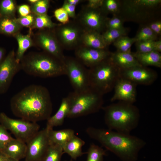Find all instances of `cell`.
<instances>
[{"label": "cell", "mask_w": 161, "mask_h": 161, "mask_svg": "<svg viewBox=\"0 0 161 161\" xmlns=\"http://www.w3.org/2000/svg\"><path fill=\"white\" fill-rule=\"evenodd\" d=\"M49 4L48 0H38L35 3L31 4V13L35 15L47 14Z\"/></svg>", "instance_id": "32"}, {"label": "cell", "mask_w": 161, "mask_h": 161, "mask_svg": "<svg viewBox=\"0 0 161 161\" xmlns=\"http://www.w3.org/2000/svg\"><path fill=\"white\" fill-rule=\"evenodd\" d=\"M0 161H7V157L0 152Z\"/></svg>", "instance_id": "48"}, {"label": "cell", "mask_w": 161, "mask_h": 161, "mask_svg": "<svg viewBox=\"0 0 161 161\" xmlns=\"http://www.w3.org/2000/svg\"><path fill=\"white\" fill-rule=\"evenodd\" d=\"M100 8H92L86 6L81 11L79 19L83 29L100 33L106 27L107 18Z\"/></svg>", "instance_id": "11"}, {"label": "cell", "mask_w": 161, "mask_h": 161, "mask_svg": "<svg viewBox=\"0 0 161 161\" xmlns=\"http://www.w3.org/2000/svg\"><path fill=\"white\" fill-rule=\"evenodd\" d=\"M62 7L66 12L69 17L74 18H76L75 12L76 6L69 4L65 0L64 1Z\"/></svg>", "instance_id": "40"}, {"label": "cell", "mask_w": 161, "mask_h": 161, "mask_svg": "<svg viewBox=\"0 0 161 161\" xmlns=\"http://www.w3.org/2000/svg\"><path fill=\"white\" fill-rule=\"evenodd\" d=\"M31 31L27 35L19 32L14 36L18 44V48L15 54L16 61L20 63L26 50L34 45V42L31 37Z\"/></svg>", "instance_id": "24"}, {"label": "cell", "mask_w": 161, "mask_h": 161, "mask_svg": "<svg viewBox=\"0 0 161 161\" xmlns=\"http://www.w3.org/2000/svg\"><path fill=\"white\" fill-rule=\"evenodd\" d=\"M154 49L155 51L160 53L161 52V40L154 41Z\"/></svg>", "instance_id": "45"}, {"label": "cell", "mask_w": 161, "mask_h": 161, "mask_svg": "<svg viewBox=\"0 0 161 161\" xmlns=\"http://www.w3.org/2000/svg\"><path fill=\"white\" fill-rule=\"evenodd\" d=\"M111 53L107 49H100L83 46L75 51L76 58L84 66L90 68L109 58Z\"/></svg>", "instance_id": "15"}, {"label": "cell", "mask_w": 161, "mask_h": 161, "mask_svg": "<svg viewBox=\"0 0 161 161\" xmlns=\"http://www.w3.org/2000/svg\"><path fill=\"white\" fill-rule=\"evenodd\" d=\"M137 85L127 79L120 78L114 88V94L111 99L133 104L136 100Z\"/></svg>", "instance_id": "16"}, {"label": "cell", "mask_w": 161, "mask_h": 161, "mask_svg": "<svg viewBox=\"0 0 161 161\" xmlns=\"http://www.w3.org/2000/svg\"><path fill=\"white\" fill-rule=\"evenodd\" d=\"M48 129L50 144L57 145L62 148L66 143L75 135L74 131L71 129H65L59 130H54L53 129Z\"/></svg>", "instance_id": "21"}, {"label": "cell", "mask_w": 161, "mask_h": 161, "mask_svg": "<svg viewBox=\"0 0 161 161\" xmlns=\"http://www.w3.org/2000/svg\"><path fill=\"white\" fill-rule=\"evenodd\" d=\"M17 9L20 16H25L32 13L30 6L27 4L20 5Z\"/></svg>", "instance_id": "41"}, {"label": "cell", "mask_w": 161, "mask_h": 161, "mask_svg": "<svg viewBox=\"0 0 161 161\" xmlns=\"http://www.w3.org/2000/svg\"><path fill=\"white\" fill-rule=\"evenodd\" d=\"M13 138L7 130L0 124V151Z\"/></svg>", "instance_id": "37"}, {"label": "cell", "mask_w": 161, "mask_h": 161, "mask_svg": "<svg viewBox=\"0 0 161 161\" xmlns=\"http://www.w3.org/2000/svg\"><path fill=\"white\" fill-rule=\"evenodd\" d=\"M70 108V101L67 96L62 99L59 108L55 114L47 120L46 127L53 129L54 127L62 125L65 118L67 117Z\"/></svg>", "instance_id": "20"}, {"label": "cell", "mask_w": 161, "mask_h": 161, "mask_svg": "<svg viewBox=\"0 0 161 161\" xmlns=\"http://www.w3.org/2000/svg\"><path fill=\"white\" fill-rule=\"evenodd\" d=\"M86 132L106 149L123 161H136L138 153L146 143L137 137L121 133L108 129L88 128Z\"/></svg>", "instance_id": "2"}, {"label": "cell", "mask_w": 161, "mask_h": 161, "mask_svg": "<svg viewBox=\"0 0 161 161\" xmlns=\"http://www.w3.org/2000/svg\"></svg>", "instance_id": "51"}, {"label": "cell", "mask_w": 161, "mask_h": 161, "mask_svg": "<svg viewBox=\"0 0 161 161\" xmlns=\"http://www.w3.org/2000/svg\"><path fill=\"white\" fill-rule=\"evenodd\" d=\"M15 54L14 50L10 51L0 64V94L7 92L14 76L21 70Z\"/></svg>", "instance_id": "10"}, {"label": "cell", "mask_w": 161, "mask_h": 161, "mask_svg": "<svg viewBox=\"0 0 161 161\" xmlns=\"http://www.w3.org/2000/svg\"><path fill=\"white\" fill-rule=\"evenodd\" d=\"M157 35L149 26H146L140 29L134 38L136 42L149 40H155Z\"/></svg>", "instance_id": "33"}, {"label": "cell", "mask_w": 161, "mask_h": 161, "mask_svg": "<svg viewBox=\"0 0 161 161\" xmlns=\"http://www.w3.org/2000/svg\"><path fill=\"white\" fill-rule=\"evenodd\" d=\"M136 42L134 38H130L124 36H121L114 42V46L117 51L121 52H130L131 48L133 44Z\"/></svg>", "instance_id": "29"}, {"label": "cell", "mask_w": 161, "mask_h": 161, "mask_svg": "<svg viewBox=\"0 0 161 161\" xmlns=\"http://www.w3.org/2000/svg\"><path fill=\"white\" fill-rule=\"evenodd\" d=\"M0 123L7 130L10 131L16 138L25 143L40 129V126L37 123L21 118H12L3 112L0 113Z\"/></svg>", "instance_id": "7"}, {"label": "cell", "mask_w": 161, "mask_h": 161, "mask_svg": "<svg viewBox=\"0 0 161 161\" xmlns=\"http://www.w3.org/2000/svg\"><path fill=\"white\" fill-rule=\"evenodd\" d=\"M85 142L81 138L74 135L64 145L63 148L64 153L68 154L73 159L77 158L86 152L82 151V147Z\"/></svg>", "instance_id": "22"}, {"label": "cell", "mask_w": 161, "mask_h": 161, "mask_svg": "<svg viewBox=\"0 0 161 161\" xmlns=\"http://www.w3.org/2000/svg\"><path fill=\"white\" fill-rule=\"evenodd\" d=\"M120 4L118 1L116 0H103V5L100 8L105 13L115 14L119 9Z\"/></svg>", "instance_id": "34"}, {"label": "cell", "mask_w": 161, "mask_h": 161, "mask_svg": "<svg viewBox=\"0 0 161 161\" xmlns=\"http://www.w3.org/2000/svg\"><path fill=\"white\" fill-rule=\"evenodd\" d=\"M17 9V7L15 1L0 0V17L14 18Z\"/></svg>", "instance_id": "28"}, {"label": "cell", "mask_w": 161, "mask_h": 161, "mask_svg": "<svg viewBox=\"0 0 161 161\" xmlns=\"http://www.w3.org/2000/svg\"><path fill=\"white\" fill-rule=\"evenodd\" d=\"M64 153L62 147L56 144H50L43 161H61Z\"/></svg>", "instance_id": "31"}, {"label": "cell", "mask_w": 161, "mask_h": 161, "mask_svg": "<svg viewBox=\"0 0 161 161\" xmlns=\"http://www.w3.org/2000/svg\"><path fill=\"white\" fill-rule=\"evenodd\" d=\"M22 27L15 17H0V34L14 36Z\"/></svg>", "instance_id": "25"}, {"label": "cell", "mask_w": 161, "mask_h": 161, "mask_svg": "<svg viewBox=\"0 0 161 161\" xmlns=\"http://www.w3.org/2000/svg\"><path fill=\"white\" fill-rule=\"evenodd\" d=\"M35 15L32 13L25 16H20L16 20L21 26L29 27L30 30L32 27L34 21Z\"/></svg>", "instance_id": "39"}, {"label": "cell", "mask_w": 161, "mask_h": 161, "mask_svg": "<svg viewBox=\"0 0 161 161\" xmlns=\"http://www.w3.org/2000/svg\"><path fill=\"white\" fill-rule=\"evenodd\" d=\"M103 95L90 87L70 93L67 96L70 108L67 117L75 118L97 112L103 107Z\"/></svg>", "instance_id": "6"}, {"label": "cell", "mask_w": 161, "mask_h": 161, "mask_svg": "<svg viewBox=\"0 0 161 161\" xmlns=\"http://www.w3.org/2000/svg\"><path fill=\"white\" fill-rule=\"evenodd\" d=\"M110 58L113 62L120 69H127L142 66L131 52L117 51L111 53Z\"/></svg>", "instance_id": "19"}, {"label": "cell", "mask_w": 161, "mask_h": 161, "mask_svg": "<svg viewBox=\"0 0 161 161\" xmlns=\"http://www.w3.org/2000/svg\"><path fill=\"white\" fill-rule=\"evenodd\" d=\"M6 52L5 49L3 47H0V64L6 56Z\"/></svg>", "instance_id": "46"}, {"label": "cell", "mask_w": 161, "mask_h": 161, "mask_svg": "<svg viewBox=\"0 0 161 161\" xmlns=\"http://www.w3.org/2000/svg\"><path fill=\"white\" fill-rule=\"evenodd\" d=\"M83 46L100 49H106L107 45L102 34L97 32L83 30L81 34L80 42Z\"/></svg>", "instance_id": "18"}, {"label": "cell", "mask_w": 161, "mask_h": 161, "mask_svg": "<svg viewBox=\"0 0 161 161\" xmlns=\"http://www.w3.org/2000/svg\"><path fill=\"white\" fill-rule=\"evenodd\" d=\"M54 32L61 45L66 48H74L80 42L83 30L78 25L70 24L59 25Z\"/></svg>", "instance_id": "14"}, {"label": "cell", "mask_w": 161, "mask_h": 161, "mask_svg": "<svg viewBox=\"0 0 161 161\" xmlns=\"http://www.w3.org/2000/svg\"><path fill=\"white\" fill-rule=\"evenodd\" d=\"M139 63L142 66L161 67V55L160 52L153 51L145 53L137 52L133 53Z\"/></svg>", "instance_id": "23"}, {"label": "cell", "mask_w": 161, "mask_h": 161, "mask_svg": "<svg viewBox=\"0 0 161 161\" xmlns=\"http://www.w3.org/2000/svg\"><path fill=\"white\" fill-rule=\"evenodd\" d=\"M86 154V161H103V156L106 155L105 150L93 144L90 145Z\"/></svg>", "instance_id": "30"}, {"label": "cell", "mask_w": 161, "mask_h": 161, "mask_svg": "<svg viewBox=\"0 0 161 161\" xmlns=\"http://www.w3.org/2000/svg\"><path fill=\"white\" fill-rule=\"evenodd\" d=\"M50 29L41 30L35 35L37 45L45 52L64 62L65 57L64 55L61 45L54 32Z\"/></svg>", "instance_id": "12"}, {"label": "cell", "mask_w": 161, "mask_h": 161, "mask_svg": "<svg viewBox=\"0 0 161 161\" xmlns=\"http://www.w3.org/2000/svg\"><path fill=\"white\" fill-rule=\"evenodd\" d=\"M26 161H43L50 145L48 129L39 131L26 143Z\"/></svg>", "instance_id": "9"}, {"label": "cell", "mask_w": 161, "mask_h": 161, "mask_svg": "<svg viewBox=\"0 0 161 161\" xmlns=\"http://www.w3.org/2000/svg\"><path fill=\"white\" fill-rule=\"evenodd\" d=\"M10 105L15 116L35 123L47 120L52 110L49 90L39 85L32 84L23 88L12 97Z\"/></svg>", "instance_id": "1"}, {"label": "cell", "mask_w": 161, "mask_h": 161, "mask_svg": "<svg viewBox=\"0 0 161 161\" xmlns=\"http://www.w3.org/2000/svg\"><path fill=\"white\" fill-rule=\"evenodd\" d=\"M102 109L104 112L105 123L109 129L129 134L138 126L140 111L133 104L119 101Z\"/></svg>", "instance_id": "3"}, {"label": "cell", "mask_w": 161, "mask_h": 161, "mask_svg": "<svg viewBox=\"0 0 161 161\" xmlns=\"http://www.w3.org/2000/svg\"><path fill=\"white\" fill-rule=\"evenodd\" d=\"M127 32L126 29L124 27L120 29H107L102 35L105 43L108 46L120 37L125 36Z\"/></svg>", "instance_id": "27"}, {"label": "cell", "mask_w": 161, "mask_h": 161, "mask_svg": "<svg viewBox=\"0 0 161 161\" xmlns=\"http://www.w3.org/2000/svg\"><path fill=\"white\" fill-rule=\"evenodd\" d=\"M38 0H28L27 1L31 4L35 3L38 1Z\"/></svg>", "instance_id": "49"}, {"label": "cell", "mask_w": 161, "mask_h": 161, "mask_svg": "<svg viewBox=\"0 0 161 161\" xmlns=\"http://www.w3.org/2000/svg\"><path fill=\"white\" fill-rule=\"evenodd\" d=\"M26 151V143L13 138L0 152L7 157L20 160L25 158Z\"/></svg>", "instance_id": "17"}, {"label": "cell", "mask_w": 161, "mask_h": 161, "mask_svg": "<svg viewBox=\"0 0 161 161\" xmlns=\"http://www.w3.org/2000/svg\"><path fill=\"white\" fill-rule=\"evenodd\" d=\"M138 4L147 7H153L161 2L160 0H139L136 1Z\"/></svg>", "instance_id": "42"}, {"label": "cell", "mask_w": 161, "mask_h": 161, "mask_svg": "<svg viewBox=\"0 0 161 161\" xmlns=\"http://www.w3.org/2000/svg\"><path fill=\"white\" fill-rule=\"evenodd\" d=\"M64 63L65 75L69 80L74 91H80L90 87L89 69L76 58L65 57Z\"/></svg>", "instance_id": "8"}, {"label": "cell", "mask_w": 161, "mask_h": 161, "mask_svg": "<svg viewBox=\"0 0 161 161\" xmlns=\"http://www.w3.org/2000/svg\"><path fill=\"white\" fill-rule=\"evenodd\" d=\"M121 78L129 80L136 85H149L157 79V73L154 71L142 66L120 69Z\"/></svg>", "instance_id": "13"}, {"label": "cell", "mask_w": 161, "mask_h": 161, "mask_svg": "<svg viewBox=\"0 0 161 161\" xmlns=\"http://www.w3.org/2000/svg\"><path fill=\"white\" fill-rule=\"evenodd\" d=\"M66 1L69 4L76 6L82 1L80 0H67Z\"/></svg>", "instance_id": "47"}, {"label": "cell", "mask_w": 161, "mask_h": 161, "mask_svg": "<svg viewBox=\"0 0 161 161\" xmlns=\"http://www.w3.org/2000/svg\"><path fill=\"white\" fill-rule=\"evenodd\" d=\"M7 161H20L19 160L7 157ZM24 161H26L25 160Z\"/></svg>", "instance_id": "50"}, {"label": "cell", "mask_w": 161, "mask_h": 161, "mask_svg": "<svg viewBox=\"0 0 161 161\" xmlns=\"http://www.w3.org/2000/svg\"><path fill=\"white\" fill-rule=\"evenodd\" d=\"M54 15L57 20L62 24H66L69 23V16L62 7L55 10L54 12Z\"/></svg>", "instance_id": "38"}, {"label": "cell", "mask_w": 161, "mask_h": 161, "mask_svg": "<svg viewBox=\"0 0 161 161\" xmlns=\"http://www.w3.org/2000/svg\"><path fill=\"white\" fill-rule=\"evenodd\" d=\"M34 15V22L30 30V31H31L32 29L35 28L40 30L52 29L59 25V24L53 22L51 17L47 14Z\"/></svg>", "instance_id": "26"}, {"label": "cell", "mask_w": 161, "mask_h": 161, "mask_svg": "<svg viewBox=\"0 0 161 161\" xmlns=\"http://www.w3.org/2000/svg\"><path fill=\"white\" fill-rule=\"evenodd\" d=\"M21 70L28 75L41 78L65 75L64 62L44 52H30L20 62Z\"/></svg>", "instance_id": "4"}, {"label": "cell", "mask_w": 161, "mask_h": 161, "mask_svg": "<svg viewBox=\"0 0 161 161\" xmlns=\"http://www.w3.org/2000/svg\"><path fill=\"white\" fill-rule=\"evenodd\" d=\"M103 0H89L88 1L87 7L92 8H100L102 6Z\"/></svg>", "instance_id": "44"}, {"label": "cell", "mask_w": 161, "mask_h": 161, "mask_svg": "<svg viewBox=\"0 0 161 161\" xmlns=\"http://www.w3.org/2000/svg\"><path fill=\"white\" fill-rule=\"evenodd\" d=\"M88 69L90 87L103 95L113 90L121 78L120 69L110 56Z\"/></svg>", "instance_id": "5"}, {"label": "cell", "mask_w": 161, "mask_h": 161, "mask_svg": "<svg viewBox=\"0 0 161 161\" xmlns=\"http://www.w3.org/2000/svg\"><path fill=\"white\" fill-rule=\"evenodd\" d=\"M154 41L149 40L136 42L137 52L145 53L154 51Z\"/></svg>", "instance_id": "35"}, {"label": "cell", "mask_w": 161, "mask_h": 161, "mask_svg": "<svg viewBox=\"0 0 161 161\" xmlns=\"http://www.w3.org/2000/svg\"><path fill=\"white\" fill-rule=\"evenodd\" d=\"M107 29H120L124 28L123 22L119 17L114 16L110 18H107L106 23Z\"/></svg>", "instance_id": "36"}, {"label": "cell", "mask_w": 161, "mask_h": 161, "mask_svg": "<svg viewBox=\"0 0 161 161\" xmlns=\"http://www.w3.org/2000/svg\"><path fill=\"white\" fill-rule=\"evenodd\" d=\"M152 31L157 35L161 33V22L156 21L151 23L148 26Z\"/></svg>", "instance_id": "43"}]
</instances>
